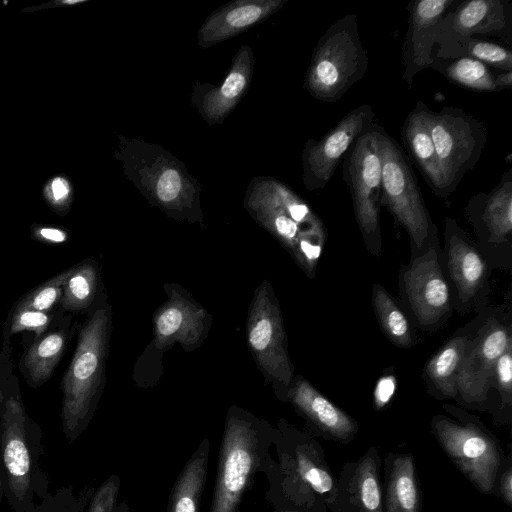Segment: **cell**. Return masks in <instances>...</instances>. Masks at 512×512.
I'll use <instances>...</instances> for the list:
<instances>
[{
	"label": "cell",
	"mask_w": 512,
	"mask_h": 512,
	"mask_svg": "<svg viewBox=\"0 0 512 512\" xmlns=\"http://www.w3.org/2000/svg\"><path fill=\"white\" fill-rule=\"evenodd\" d=\"M272 458L265 471V499L275 510L331 512L337 494V478L322 445L310 432L299 431L280 419L275 427Z\"/></svg>",
	"instance_id": "obj_1"
},
{
	"label": "cell",
	"mask_w": 512,
	"mask_h": 512,
	"mask_svg": "<svg viewBox=\"0 0 512 512\" xmlns=\"http://www.w3.org/2000/svg\"><path fill=\"white\" fill-rule=\"evenodd\" d=\"M118 139L114 156L147 201L171 218L203 224L202 186L185 164L159 144L124 136Z\"/></svg>",
	"instance_id": "obj_2"
},
{
	"label": "cell",
	"mask_w": 512,
	"mask_h": 512,
	"mask_svg": "<svg viewBox=\"0 0 512 512\" xmlns=\"http://www.w3.org/2000/svg\"><path fill=\"white\" fill-rule=\"evenodd\" d=\"M274 436L275 428L265 420L236 406L228 410L208 512H240L256 474L269 467Z\"/></svg>",
	"instance_id": "obj_3"
},
{
	"label": "cell",
	"mask_w": 512,
	"mask_h": 512,
	"mask_svg": "<svg viewBox=\"0 0 512 512\" xmlns=\"http://www.w3.org/2000/svg\"><path fill=\"white\" fill-rule=\"evenodd\" d=\"M110 309L101 307L83 325L63 378L62 421L71 440L81 433L94 408L103 380L110 334Z\"/></svg>",
	"instance_id": "obj_4"
},
{
	"label": "cell",
	"mask_w": 512,
	"mask_h": 512,
	"mask_svg": "<svg viewBox=\"0 0 512 512\" xmlns=\"http://www.w3.org/2000/svg\"><path fill=\"white\" fill-rule=\"evenodd\" d=\"M368 69V56L358 33L357 15L335 21L319 38L313 51L303 87L315 99L335 102Z\"/></svg>",
	"instance_id": "obj_5"
},
{
	"label": "cell",
	"mask_w": 512,
	"mask_h": 512,
	"mask_svg": "<svg viewBox=\"0 0 512 512\" xmlns=\"http://www.w3.org/2000/svg\"><path fill=\"white\" fill-rule=\"evenodd\" d=\"M458 421L436 415L431 433L463 476L482 494L495 495L498 474L505 458L498 439L467 413L446 407Z\"/></svg>",
	"instance_id": "obj_6"
},
{
	"label": "cell",
	"mask_w": 512,
	"mask_h": 512,
	"mask_svg": "<svg viewBox=\"0 0 512 512\" xmlns=\"http://www.w3.org/2000/svg\"><path fill=\"white\" fill-rule=\"evenodd\" d=\"M374 130L381 159V204L388 208L420 248L434 225L417 180L397 142L378 124L374 123Z\"/></svg>",
	"instance_id": "obj_7"
},
{
	"label": "cell",
	"mask_w": 512,
	"mask_h": 512,
	"mask_svg": "<svg viewBox=\"0 0 512 512\" xmlns=\"http://www.w3.org/2000/svg\"><path fill=\"white\" fill-rule=\"evenodd\" d=\"M247 341L258 368L280 397L293 380V366L280 307L267 280L257 287L249 306Z\"/></svg>",
	"instance_id": "obj_8"
},
{
	"label": "cell",
	"mask_w": 512,
	"mask_h": 512,
	"mask_svg": "<svg viewBox=\"0 0 512 512\" xmlns=\"http://www.w3.org/2000/svg\"><path fill=\"white\" fill-rule=\"evenodd\" d=\"M429 130L450 193L478 162L487 141L483 122L454 107L429 113Z\"/></svg>",
	"instance_id": "obj_9"
},
{
	"label": "cell",
	"mask_w": 512,
	"mask_h": 512,
	"mask_svg": "<svg viewBox=\"0 0 512 512\" xmlns=\"http://www.w3.org/2000/svg\"><path fill=\"white\" fill-rule=\"evenodd\" d=\"M343 179L350 189L355 217L366 242H380L381 159L374 123L343 159Z\"/></svg>",
	"instance_id": "obj_10"
},
{
	"label": "cell",
	"mask_w": 512,
	"mask_h": 512,
	"mask_svg": "<svg viewBox=\"0 0 512 512\" xmlns=\"http://www.w3.org/2000/svg\"><path fill=\"white\" fill-rule=\"evenodd\" d=\"M375 112L362 104L345 115L319 141L309 138L302 151V180L309 191L323 189L356 139L372 124Z\"/></svg>",
	"instance_id": "obj_11"
},
{
	"label": "cell",
	"mask_w": 512,
	"mask_h": 512,
	"mask_svg": "<svg viewBox=\"0 0 512 512\" xmlns=\"http://www.w3.org/2000/svg\"><path fill=\"white\" fill-rule=\"evenodd\" d=\"M494 37L512 44L510 0H457L439 24L436 45L463 38Z\"/></svg>",
	"instance_id": "obj_12"
},
{
	"label": "cell",
	"mask_w": 512,
	"mask_h": 512,
	"mask_svg": "<svg viewBox=\"0 0 512 512\" xmlns=\"http://www.w3.org/2000/svg\"><path fill=\"white\" fill-rule=\"evenodd\" d=\"M168 300L154 314L156 348L165 350L179 343L185 351L198 348L211 328V316L175 284L165 285Z\"/></svg>",
	"instance_id": "obj_13"
},
{
	"label": "cell",
	"mask_w": 512,
	"mask_h": 512,
	"mask_svg": "<svg viewBox=\"0 0 512 512\" xmlns=\"http://www.w3.org/2000/svg\"><path fill=\"white\" fill-rule=\"evenodd\" d=\"M510 345L509 329L497 323L487 325L471 341L456 376L457 391L465 403L476 406L485 403L495 363Z\"/></svg>",
	"instance_id": "obj_14"
},
{
	"label": "cell",
	"mask_w": 512,
	"mask_h": 512,
	"mask_svg": "<svg viewBox=\"0 0 512 512\" xmlns=\"http://www.w3.org/2000/svg\"><path fill=\"white\" fill-rule=\"evenodd\" d=\"M253 69V50L249 45H242L220 84L196 83L193 86L191 103L205 122L210 125L224 122L248 91Z\"/></svg>",
	"instance_id": "obj_15"
},
{
	"label": "cell",
	"mask_w": 512,
	"mask_h": 512,
	"mask_svg": "<svg viewBox=\"0 0 512 512\" xmlns=\"http://www.w3.org/2000/svg\"><path fill=\"white\" fill-rule=\"evenodd\" d=\"M456 1L414 0L408 4V29L402 46V79L409 87L418 73L431 68L439 24Z\"/></svg>",
	"instance_id": "obj_16"
},
{
	"label": "cell",
	"mask_w": 512,
	"mask_h": 512,
	"mask_svg": "<svg viewBox=\"0 0 512 512\" xmlns=\"http://www.w3.org/2000/svg\"><path fill=\"white\" fill-rule=\"evenodd\" d=\"M279 398L294 406L306 420L311 434L347 444L358 433L357 422L303 378L292 380Z\"/></svg>",
	"instance_id": "obj_17"
},
{
	"label": "cell",
	"mask_w": 512,
	"mask_h": 512,
	"mask_svg": "<svg viewBox=\"0 0 512 512\" xmlns=\"http://www.w3.org/2000/svg\"><path fill=\"white\" fill-rule=\"evenodd\" d=\"M381 457L375 446L357 460L343 464L331 512H384Z\"/></svg>",
	"instance_id": "obj_18"
},
{
	"label": "cell",
	"mask_w": 512,
	"mask_h": 512,
	"mask_svg": "<svg viewBox=\"0 0 512 512\" xmlns=\"http://www.w3.org/2000/svg\"><path fill=\"white\" fill-rule=\"evenodd\" d=\"M404 284L421 324H435L449 310V288L434 249L414 259L404 274Z\"/></svg>",
	"instance_id": "obj_19"
},
{
	"label": "cell",
	"mask_w": 512,
	"mask_h": 512,
	"mask_svg": "<svg viewBox=\"0 0 512 512\" xmlns=\"http://www.w3.org/2000/svg\"><path fill=\"white\" fill-rule=\"evenodd\" d=\"M244 206L250 216L277 239L292 256L296 253L300 238L312 233L304 230L291 218L278 196L273 177H254L247 186Z\"/></svg>",
	"instance_id": "obj_20"
},
{
	"label": "cell",
	"mask_w": 512,
	"mask_h": 512,
	"mask_svg": "<svg viewBox=\"0 0 512 512\" xmlns=\"http://www.w3.org/2000/svg\"><path fill=\"white\" fill-rule=\"evenodd\" d=\"M288 0H234L214 10L197 32V43L209 48L265 21Z\"/></svg>",
	"instance_id": "obj_21"
},
{
	"label": "cell",
	"mask_w": 512,
	"mask_h": 512,
	"mask_svg": "<svg viewBox=\"0 0 512 512\" xmlns=\"http://www.w3.org/2000/svg\"><path fill=\"white\" fill-rule=\"evenodd\" d=\"M2 458L13 496L22 500L30 487L31 460L26 439L25 412L21 402L10 398L3 413Z\"/></svg>",
	"instance_id": "obj_22"
},
{
	"label": "cell",
	"mask_w": 512,
	"mask_h": 512,
	"mask_svg": "<svg viewBox=\"0 0 512 512\" xmlns=\"http://www.w3.org/2000/svg\"><path fill=\"white\" fill-rule=\"evenodd\" d=\"M429 113L427 105L423 101H418L405 118L401 138L428 186L437 196L446 198L451 193L431 138Z\"/></svg>",
	"instance_id": "obj_23"
},
{
	"label": "cell",
	"mask_w": 512,
	"mask_h": 512,
	"mask_svg": "<svg viewBox=\"0 0 512 512\" xmlns=\"http://www.w3.org/2000/svg\"><path fill=\"white\" fill-rule=\"evenodd\" d=\"M467 211L476 223L484 226L491 242L507 241L512 232V169L502 175L490 192L473 196Z\"/></svg>",
	"instance_id": "obj_24"
},
{
	"label": "cell",
	"mask_w": 512,
	"mask_h": 512,
	"mask_svg": "<svg viewBox=\"0 0 512 512\" xmlns=\"http://www.w3.org/2000/svg\"><path fill=\"white\" fill-rule=\"evenodd\" d=\"M384 467V512H420L421 494L414 456L388 452Z\"/></svg>",
	"instance_id": "obj_25"
},
{
	"label": "cell",
	"mask_w": 512,
	"mask_h": 512,
	"mask_svg": "<svg viewBox=\"0 0 512 512\" xmlns=\"http://www.w3.org/2000/svg\"><path fill=\"white\" fill-rule=\"evenodd\" d=\"M448 266L459 298L470 300L481 287L485 276V264L479 253L461 236L457 223L446 219Z\"/></svg>",
	"instance_id": "obj_26"
},
{
	"label": "cell",
	"mask_w": 512,
	"mask_h": 512,
	"mask_svg": "<svg viewBox=\"0 0 512 512\" xmlns=\"http://www.w3.org/2000/svg\"><path fill=\"white\" fill-rule=\"evenodd\" d=\"M210 441L202 439L178 474L169 494L166 512H199L205 489Z\"/></svg>",
	"instance_id": "obj_27"
},
{
	"label": "cell",
	"mask_w": 512,
	"mask_h": 512,
	"mask_svg": "<svg viewBox=\"0 0 512 512\" xmlns=\"http://www.w3.org/2000/svg\"><path fill=\"white\" fill-rule=\"evenodd\" d=\"M433 57L444 60L470 57L503 72H512L511 50L479 38H463L436 45Z\"/></svg>",
	"instance_id": "obj_28"
},
{
	"label": "cell",
	"mask_w": 512,
	"mask_h": 512,
	"mask_svg": "<svg viewBox=\"0 0 512 512\" xmlns=\"http://www.w3.org/2000/svg\"><path fill=\"white\" fill-rule=\"evenodd\" d=\"M472 340L457 336L446 343L428 362L426 375L444 398H456V376Z\"/></svg>",
	"instance_id": "obj_29"
},
{
	"label": "cell",
	"mask_w": 512,
	"mask_h": 512,
	"mask_svg": "<svg viewBox=\"0 0 512 512\" xmlns=\"http://www.w3.org/2000/svg\"><path fill=\"white\" fill-rule=\"evenodd\" d=\"M431 68L444 75L450 82L468 90L478 92L499 91L493 73L486 64L470 58L451 60L434 58Z\"/></svg>",
	"instance_id": "obj_30"
},
{
	"label": "cell",
	"mask_w": 512,
	"mask_h": 512,
	"mask_svg": "<svg viewBox=\"0 0 512 512\" xmlns=\"http://www.w3.org/2000/svg\"><path fill=\"white\" fill-rule=\"evenodd\" d=\"M65 343L63 332H53L38 340L29 349L24 364L33 383L41 384L51 376L64 352Z\"/></svg>",
	"instance_id": "obj_31"
},
{
	"label": "cell",
	"mask_w": 512,
	"mask_h": 512,
	"mask_svg": "<svg viewBox=\"0 0 512 512\" xmlns=\"http://www.w3.org/2000/svg\"><path fill=\"white\" fill-rule=\"evenodd\" d=\"M98 286V272L91 262H83L70 268L61 297V305L68 310L79 311L94 300Z\"/></svg>",
	"instance_id": "obj_32"
},
{
	"label": "cell",
	"mask_w": 512,
	"mask_h": 512,
	"mask_svg": "<svg viewBox=\"0 0 512 512\" xmlns=\"http://www.w3.org/2000/svg\"><path fill=\"white\" fill-rule=\"evenodd\" d=\"M373 305L388 338L399 346H410L412 336L406 317L387 291L379 285L373 288Z\"/></svg>",
	"instance_id": "obj_33"
},
{
	"label": "cell",
	"mask_w": 512,
	"mask_h": 512,
	"mask_svg": "<svg viewBox=\"0 0 512 512\" xmlns=\"http://www.w3.org/2000/svg\"><path fill=\"white\" fill-rule=\"evenodd\" d=\"M69 274L70 269L56 275L32 291L18 307L47 313L61 299L63 287Z\"/></svg>",
	"instance_id": "obj_34"
},
{
	"label": "cell",
	"mask_w": 512,
	"mask_h": 512,
	"mask_svg": "<svg viewBox=\"0 0 512 512\" xmlns=\"http://www.w3.org/2000/svg\"><path fill=\"white\" fill-rule=\"evenodd\" d=\"M120 485V477L110 475L94 493L88 512H133L127 500L117 502Z\"/></svg>",
	"instance_id": "obj_35"
},
{
	"label": "cell",
	"mask_w": 512,
	"mask_h": 512,
	"mask_svg": "<svg viewBox=\"0 0 512 512\" xmlns=\"http://www.w3.org/2000/svg\"><path fill=\"white\" fill-rule=\"evenodd\" d=\"M47 203L56 211L65 213L73 200V188L63 175L52 177L43 190Z\"/></svg>",
	"instance_id": "obj_36"
},
{
	"label": "cell",
	"mask_w": 512,
	"mask_h": 512,
	"mask_svg": "<svg viewBox=\"0 0 512 512\" xmlns=\"http://www.w3.org/2000/svg\"><path fill=\"white\" fill-rule=\"evenodd\" d=\"M512 345L499 356L494 371L493 380L501 397V406L510 407L512 396Z\"/></svg>",
	"instance_id": "obj_37"
},
{
	"label": "cell",
	"mask_w": 512,
	"mask_h": 512,
	"mask_svg": "<svg viewBox=\"0 0 512 512\" xmlns=\"http://www.w3.org/2000/svg\"><path fill=\"white\" fill-rule=\"evenodd\" d=\"M49 322L50 316L45 312L18 307L11 320L10 333L27 330L35 332L38 336L47 329Z\"/></svg>",
	"instance_id": "obj_38"
},
{
	"label": "cell",
	"mask_w": 512,
	"mask_h": 512,
	"mask_svg": "<svg viewBox=\"0 0 512 512\" xmlns=\"http://www.w3.org/2000/svg\"><path fill=\"white\" fill-rule=\"evenodd\" d=\"M495 495L500 497L507 506L512 507V460L510 456H506L501 465Z\"/></svg>",
	"instance_id": "obj_39"
},
{
	"label": "cell",
	"mask_w": 512,
	"mask_h": 512,
	"mask_svg": "<svg viewBox=\"0 0 512 512\" xmlns=\"http://www.w3.org/2000/svg\"><path fill=\"white\" fill-rule=\"evenodd\" d=\"M33 235L39 240L53 244L63 243L68 237L64 230L54 227H37L33 230Z\"/></svg>",
	"instance_id": "obj_40"
},
{
	"label": "cell",
	"mask_w": 512,
	"mask_h": 512,
	"mask_svg": "<svg viewBox=\"0 0 512 512\" xmlns=\"http://www.w3.org/2000/svg\"><path fill=\"white\" fill-rule=\"evenodd\" d=\"M495 84L500 90L510 89L512 87V72H501L494 77Z\"/></svg>",
	"instance_id": "obj_41"
},
{
	"label": "cell",
	"mask_w": 512,
	"mask_h": 512,
	"mask_svg": "<svg viewBox=\"0 0 512 512\" xmlns=\"http://www.w3.org/2000/svg\"><path fill=\"white\" fill-rule=\"evenodd\" d=\"M273 512H297V511H291V510H275Z\"/></svg>",
	"instance_id": "obj_42"
},
{
	"label": "cell",
	"mask_w": 512,
	"mask_h": 512,
	"mask_svg": "<svg viewBox=\"0 0 512 512\" xmlns=\"http://www.w3.org/2000/svg\"><path fill=\"white\" fill-rule=\"evenodd\" d=\"M0 488H1V481H0Z\"/></svg>",
	"instance_id": "obj_43"
}]
</instances>
